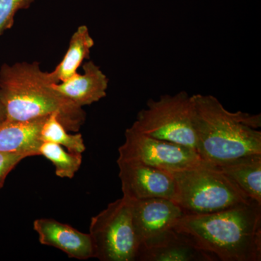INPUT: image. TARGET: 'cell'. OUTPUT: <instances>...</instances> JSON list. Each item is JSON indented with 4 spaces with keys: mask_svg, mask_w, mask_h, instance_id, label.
<instances>
[{
    "mask_svg": "<svg viewBox=\"0 0 261 261\" xmlns=\"http://www.w3.org/2000/svg\"><path fill=\"white\" fill-rule=\"evenodd\" d=\"M221 261L261 260V204L256 201L205 215H185L173 226Z\"/></svg>",
    "mask_w": 261,
    "mask_h": 261,
    "instance_id": "6da1fadb",
    "label": "cell"
},
{
    "mask_svg": "<svg viewBox=\"0 0 261 261\" xmlns=\"http://www.w3.org/2000/svg\"><path fill=\"white\" fill-rule=\"evenodd\" d=\"M196 151L214 166L261 154V115L230 112L211 94L192 95Z\"/></svg>",
    "mask_w": 261,
    "mask_h": 261,
    "instance_id": "7a4b0ae2",
    "label": "cell"
},
{
    "mask_svg": "<svg viewBox=\"0 0 261 261\" xmlns=\"http://www.w3.org/2000/svg\"><path fill=\"white\" fill-rule=\"evenodd\" d=\"M53 84L56 82L51 72L42 71L37 62L3 65L0 94L5 119L30 121L57 113L67 130H79L85 121V113L58 94Z\"/></svg>",
    "mask_w": 261,
    "mask_h": 261,
    "instance_id": "3957f363",
    "label": "cell"
},
{
    "mask_svg": "<svg viewBox=\"0 0 261 261\" xmlns=\"http://www.w3.org/2000/svg\"><path fill=\"white\" fill-rule=\"evenodd\" d=\"M173 175L174 202L185 215L214 214L254 201L214 165L203 162Z\"/></svg>",
    "mask_w": 261,
    "mask_h": 261,
    "instance_id": "277c9868",
    "label": "cell"
},
{
    "mask_svg": "<svg viewBox=\"0 0 261 261\" xmlns=\"http://www.w3.org/2000/svg\"><path fill=\"white\" fill-rule=\"evenodd\" d=\"M154 138L195 149L197 137L193 126V102L185 91L159 99H149L132 126Z\"/></svg>",
    "mask_w": 261,
    "mask_h": 261,
    "instance_id": "5b68a950",
    "label": "cell"
},
{
    "mask_svg": "<svg viewBox=\"0 0 261 261\" xmlns=\"http://www.w3.org/2000/svg\"><path fill=\"white\" fill-rule=\"evenodd\" d=\"M89 234L94 257L101 261L137 260L140 242L129 200L122 197L91 219Z\"/></svg>",
    "mask_w": 261,
    "mask_h": 261,
    "instance_id": "8992f818",
    "label": "cell"
},
{
    "mask_svg": "<svg viewBox=\"0 0 261 261\" xmlns=\"http://www.w3.org/2000/svg\"><path fill=\"white\" fill-rule=\"evenodd\" d=\"M118 152V159L139 161L172 173L204 162L195 149L149 137L132 126L125 132Z\"/></svg>",
    "mask_w": 261,
    "mask_h": 261,
    "instance_id": "52a82bcc",
    "label": "cell"
},
{
    "mask_svg": "<svg viewBox=\"0 0 261 261\" xmlns=\"http://www.w3.org/2000/svg\"><path fill=\"white\" fill-rule=\"evenodd\" d=\"M123 197L128 200L163 198L175 201L176 185L172 173L135 161H117Z\"/></svg>",
    "mask_w": 261,
    "mask_h": 261,
    "instance_id": "ba28073f",
    "label": "cell"
},
{
    "mask_svg": "<svg viewBox=\"0 0 261 261\" xmlns=\"http://www.w3.org/2000/svg\"><path fill=\"white\" fill-rule=\"evenodd\" d=\"M129 202L134 227L140 245L173 228L185 215L176 202L168 199L149 198Z\"/></svg>",
    "mask_w": 261,
    "mask_h": 261,
    "instance_id": "9c48e42d",
    "label": "cell"
},
{
    "mask_svg": "<svg viewBox=\"0 0 261 261\" xmlns=\"http://www.w3.org/2000/svg\"><path fill=\"white\" fill-rule=\"evenodd\" d=\"M137 260L217 261L199 248L188 237L171 228L140 245Z\"/></svg>",
    "mask_w": 261,
    "mask_h": 261,
    "instance_id": "30bf717a",
    "label": "cell"
},
{
    "mask_svg": "<svg viewBox=\"0 0 261 261\" xmlns=\"http://www.w3.org/2000/svg\"><path fill=\"white\" fill-rule=\"evenodd\" d=\"M34 229L42 245L59 249L72 258L87 260L94 257L89 233L81 232L70 225L53 219H36Z\"/></svg>",
    "mask_w": 261,
    "mask_h": 261,
    "instance_id": "8fae6325",
    "label": "cell"
},
{
    "mask_svg": "<svg viewBox=\"0 0 261 261\" xmlns=\"http://www.w3.org/2000/svg\"><path fill=\"white\" fill-rule=\"evenodd\" d=\"M83 69V74L76 73L64 82L53 84L58 94L80 108L106 97L109 83L107 75L94 62L84 63Z\"/></svg>",
    "mask_w": 261,
    "mask_h": 261,
    "instance_id": "7c38bea8",
    "label": "cell"
},
{
    "mask_svg": "<svg viewBox=\"0 0 261 261\" xmlns=\"http://www.w3.org/2000/svg\"><path fill=\"white\" fill-rule=\"evenodd\" d=\"M30 121H10L5 119L0 123V152L39 155L42 145L40 132L46 118Z\"/></svg>",
    "mask_w": 261,
    "mask_h": 261,
    "instance_id": "4fadbf2b",
    "label": "cell"
},
{
    "mask_svg": "<svg viewBox=\"0 0 261 261\" xmlns=\"http://www.w3.org/2000/svg\"><path fill=\"white\" fill-rule=\"evenodd\" d=\"M252 200L261 204V154L216 166Z\"/></svg>",
    "mask_w": 261,
    "mask_h": 261,
    "instance_id": "5bb4252c",
    "label": "cell"
},
{
    "mask_svg": "<svg viewBox=\"0 0 261 261\" xmlns=\"http://www.w3.org/2000/svg\"><path fill=\"white\" fill-rule=\"evenodd\" d=\"M94 45L87 25H81L70 38L68 50L61 63L51 72L55 82H64L75 75L84 60L89 58Z\"/></svg>",
    "mask_w": 261,
    "mask_h": 261,
    "instance_id": "9a60e30c",
    "label": "cell"
},
{
    "mask_svg": "<svg viewBox=\"0 0 261 261\" xmlns=\"http://www.w3.org/2000/svg\"><path fill=\"white\" fill-rule=\"evenodd\" d=\"M40 139L43 142L58 144L65 147L69 152L75 153L82 154L86 149L82 135L68 134L57 113H51L46 118L41 128Z\"/></svg>",
    "mask_w": 261,
    "mask_h": 261,
    "instance_id": "2e32d148",
    "label": "cell"
},
{
    "mask_svg": "<svg viewBox=\"0 0 261 261\" xmlns=\"http://www.w3.org/2000/svg\"><path fill=\"white\" fill-rule=\"evenodd\" d=\"M39 152L56 166L58 177L73 178L82 165V154L66 151L63 146L53 142H42Z\"/></svg>",
    "mask_w": 261,
    "mask_h": 261,
    "instance_id": "e0dca14e",
    "label": "cell"
},
{
    "mask_svg": "<svg viewBox=\"0 0 261 261\" xmlns=\"http://www.w3.org/2000/svg\"><path fill=\"white\" fill-rule=\"evenodd\" d=\"M34 0H0V35L14 23L18 10L27 9Z\"/></svg>",
    "mask_w": 261,
    "mask_h": 261,
    "instance_id": "ac0fdd59",
    "label": "cell"
},
{
    "mask_svg": "<svg viewBox=\"0 0 261 261\" xmlns=\"http://www.w3.org/2000/svg\"><path fill=\"white\" fill-rule=\"evenodd\" d=\"M25 158L27 156L24 154L0 152V189L4 185L5 179L10 171Z\"/></svg>",
    "mask_w": 261,
    "mask_h": 261,
    "instance_id": "d6986e66",
    "label": "cell"
},
{
    "mask_svg": "<svg viewBox=\"0 0 261 261\" xmlns=\"http://www.w3.org/2000/svg\"><path fill=\"white\" fill-rule=\"evenodd\" d=\"M5 119V108L2 101L1 94H0V123Z\"/></svg>",
    "mask_w": 261,
    "mask_h": 261,
    "instance_id": "ffe728a7",
    "label": "cell"
}]
</instances>
